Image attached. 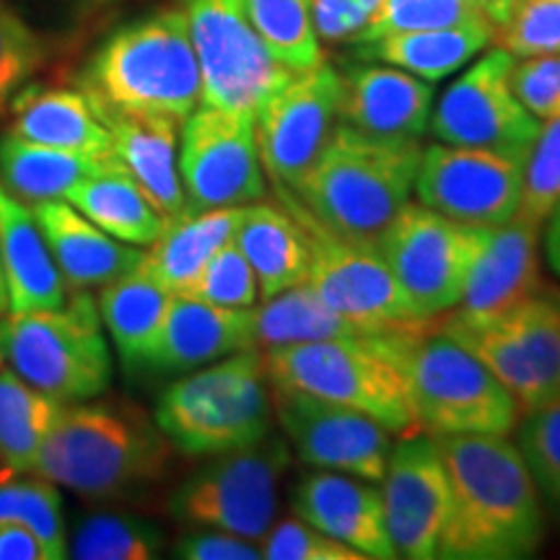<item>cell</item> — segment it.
Returning <instances> with one entry per match:
<instances>
[{
    "label": "cell",
    "instance_id": "obj_1",
    "mask_svg": "<svg viewBox=\"0 0 560 560\" xmlns=\"http://www.w3.org/2000/svg\"><path fill=\"white\" fill-rule=\"evenodd\" d=\"M450 511L439 540L444 560H516L540 548V488L506 436H441Z\"/></svg>",
    "mask_w": 560,
    "mask_h": 560
},
{
    "label": "cell",
    "instance_id": "obj_2",
    "mask_svg": "<svg viewBox=\"0 0 560 560\" xmlns=\"http://www.w3.org/2000/svg\"><path fill=\"white\" fill-rule=\"evenodd\" d=\"M420 156V140L369 136L340 122L291 192L327 229L376 244L410 202Z\"/></svg>",
    "mask_w": 560,
    "mask_h": 560
},
{
    "label": "cell",
    "instance_id": "obj_3",
    "mask_svg": "<svg viewBox=\"0 0 560 560\" xmlns=\"http://www.w3.org/2000/svg\"><path fill=\"white\" fill-rule=\"evenodd\" d=\"M170 439L136 405H62L32 475L86 499H117L166 472Z\"/></svg>",
    "mask_w": 560,
    "mask_h": 560
},
{
    "label": "cell",
    "instance_id": "obj_4",
    "mask_svg": "<svg viewBox=\"0 0 560 560\" xmlns=\"http://www.w3.org/2000/svg\"><path fill=\"white\" fill-rule=\"evenodd\" d=\"M405 371L418 431L431 436H509L522 410L465 346L431 319L387 330Z\"/></svg>",
    "mask_w": 560,
    "mask_h": 560
},
{
    "label": "cell",
    "instance_id": "obj_5",
    "mask_svg": "<svg viewBox=\"0 0 560 560\" xmlns=\"http://www.w3.org/2000/svg\"><path fill=\"white\" fill-rule=\"evenodd\" d=\"M91 102L185 122L202 102V79L182 9L125 24L94 52L81 75Z\"/></svg>",
    "mask_w": 560,
    "mask_h": 560
},
{
    "label": "cell",
    "instance_id": "obj_6",
    "mask_svg": "<svg viewBox=\"0 0 560 560\" xmlns=\"http://www.w3.org/2000/svg\"><path fill=\"white\" fill-rule=\"evenodd\" d=\"M260 359L272 387L346 405L397 436L418 431L405 371L392 353L387 330L262 350Z\"/></svg>",
    "mask_w": 560,
    "mask_h": 560
},
{
    "label": "cell",
    "instance_id": "obj_7",
    "mask_svg": "<svg viewBox=\"0 0 560 560\" xmlns=\"http://www.w3.org/2000/svg\"><path fill=\"white\" fill-rule=\"evenodd\" d=\"M270 416L260 350H240L161 392L153 420L177 452L215 457L268 439Z\"/></svg>",
    "mask_w": 560,
    "mask_h": 560
},
{
    "label": "cell",
    "instance_id": "obj_8",
    "mask_svg": "<svg viewBox=\"0 0 560 560\" xmlns=\"http://www.w3.org/2000/svg\"><path fill=\"white\" fill-rule=\"evenodd\" d=\"M0 327L11 371L52 400L86 402L109 387L107 338L86 291H73L58 310L9 312Z\"/></svg>",
    "mask_w": 560,
    "mask_h": 560
},
{
    "label": "cell",
    "instance_id": "obj_9",
    "mask_svg": "<svg viewBox=\"0 0 560 560\" xmlns=\"http://www.w3.org/2000/svg\"><path fill=\"white\" fill-rule=\"evenodd\" d=\"M439 327L511 392L524 416L560 397V310L548 289L490 322L441 314Z\"/></svg>",
    "mask_w": 560,
    "mask_h": 560
},
{
    "label": "cell",
    "instance_id": "obj_10",
    "mask_svg": "<svg viewBox=\"0 0 560 560\" xmlns=\"http://www.w3.org/2000/svg\"><path fill=\"white\" fill-rule=\"evenodd\" d=\"M280 202L304 229L312 262L306 283L330 310L342 314L363 332L423 322L416 317L408 296L392 276L387 260L374 242H361L327 229L296 200L291 190L278 187Z\"/></svg>",
    "mask_w": 560,
    "mask_h": 560
},
{
    "label": "cell",
    "instance_id": "obj_11",
    "mask_svg": "<svg viewBox=\"0 0 560 560\" xmlns=\"http://www.w3.org/2000/svg\"><path fill=\"white\" fill-rule=\"evenodd\" d=\"M488 226H470L408 202L376 240L418 319H436L459 304Z\"/></svg>",
    "mask_w": 560,
    "mask_h": 560
},
{
    "label": "cell",
    "instance_id": "obj_12",
    "mask_svg": "<svg viewBox=\"0 0 560 560\" xmlns=\"http://www.w3.org/2000/svg\"><path fill=\"white\" fill-rule=\"evenodd\" d=\"M182 11L198 55L200 104L257 115L293 70L268 50L252 24L247 0H185Z\"/></svg>",
    "mask_w": 560,
    "mask_h": 560
},
{
    "label": "cell",
    "instance_id": "obj_13",
    "mask_svg": "<svg viewBox=\"0 0 560 560\" xmlns=\"http://www.w3.org/2000/svg\"><path fill=\"white\" fill-rule=\"evenodd\" d=\"M289 465L283 444L262 439L192 472L174 490L170 511L192 529H221L260 542L278 509V480Z\"/></svg>",
    "mask_w": 560,
    "mask_h": 560
},
{
    "label": "cell",
    "instance_id": "obj_14",
    "mask_svg": "<svg viewBox=\"0 0 560 560\" xmlns=\"http://www.w3.org/2000/svg\"><path fill=\"white\" fill-rule=\"evenodd\" d=\"M187 210L252 206L268 195L252 112L200 104L179 130Z\"/></svg>",
    "mask_w": 560,
    "mask_h": 560
},
{
    "label": "cell",
    "instance_id": "obj_15",
    "mask_svg": "<svg viewBox=\"0 0 560 560\" xmlns=\"http://www.w3.org/2000/svg\"><path fill=\"white\" fill-rule=\"evenodd\" d=\"M342 73L322 60L293 70L255 115L262 170L283 190H296L340 125Z\"/></svg>",
    "mask_w": 560,
    "mask_h": 560
},
{
    "label": "cell",
    "instance_id": "obj_16",
    "mask_svg": "<svg viewBox=\"0 0 560 560\" xmlns=\"http://www.w3.org/2000/svg\"><path fill=\"white\" fill-rule=\"evenodd\" d=\"M514 62V55L499 45L475 60L431 109V136L439 143L486 149L524 161L542 122L524 109L511 89Z\"/></svg>",
    "mask_w": 560,
    "mask_h": 560
},
{
    "label": "cell",
    "instance_id": "obj_17",
    "mask_svg": "<svg viewBox=\"0 0 560 560\" xmlns=\"http://www.w3.org/2000/svg\"><path fill=\"white\" fill-rule=\"evenodd\" d=\"M420 206L470 226H499L520 213L522 159L486 149L425 145L416 177Z\"/></svg>",
    "mask_w": 560,
    "mask_h": 560
},
{
    "label": "cell",
    "instance_id": "obj_18",
    "mask_svg": "<svg viewBox=\"0 0 560 560\" xmlns=\"http://www.w3.org/2000/svg\"><path fill=\"white\" fill-rule=\"evenodd\" d=\"M270 397L280 429L306 465L371 482L384 478L392 433L374 418L299 389L272 387Z\"/></svg>",
    "mask_w": 560,
    "mask_h": 560
},
{
    "label": "cell",
    "instance_id": "obj_19",
    "mask_svg": "<svg viewBox=\"0 0 560 560\" xmlns=\"http://www.w3.org/2000/svg\"><path fill=\"white\" fill-rule=\"evenodd\" d=\"M382 482L384 516L397 556L439 558V540L450 511V475L439 441L416 431L392 444Z\"/></svg>",
    "mask_w": 560,
    "mask_h": 560
},
{
    "label": "cell",
    "instance_id": "obj_20",
    "mask_svg": "<svg viewBox=\"0 0 560 560\" xmlns=\"http://www.w3.org/2000/svg\"><path fill=\"white\" fill-rule=\"evenodd\" d=\"M540 223L522 215L488 226L482 247L450 317L459 322H490L540 293Z\"/></svg>",
    "mask_w": 560,
    "mask_h": 560
},
{
    "label": "cell",
    "instance_id": "obj_21",
    "mask_svg": "<svg viewBox=\"0 0 560 560\" xmlns=\"http://www.w3.org/2000/svg\"><path fill=\"white\" fill-rule=\"evenodd\" d=\"M293 509L301 520L359 550L363 558H400L387 529L382 490L366 486L353 475L335 470L306 475L296 488Z\"/></svg>",
    "mask_w": 560,
    "mask_h": 560
},
{
    "label": "cell",
    "instance_id": "obj_22",
    "mask_svg": "<svg viewBox=\"0 0 560 560\" xmlns=\"http://www.w3.org/2000/svg\"><path fill=\"white\" fill-rule=\"evenodd\" d=\"M240 350H255L252 310H229L187 293H174L143 366L177 374L221 361Z\"/></svg>",
    "mask_w": 560,
    "mask_h": 560
},
{
    "label": "cell",
    "instance_id": "obj_23",
    "mask_svg": "<svg viewBox=\"0 0 560 560\" xmlns=\"http://www.w3.org/2000/svg\"><path fill=\"white\" fill-rule=\"evenodd\" d=\"M94 104L96 115L112 136V153L125 172L143 187L166 221L187 210V195L179 179V128L172 117L145 112L112 109Z\"/></svg>",
    "mask_w": 560,
    "mask_h": 560
},
{
    "label": "cell",
    "instance_id": "obj_24",
    "mask_svg": "<svg viewBox=\"0 0 560 560\" xmlns=\"http://www.w3.org/2000/svg\"><path fill=\"white\" fill-rule=\"evenodd\" d=\"M431 109V83L402 68L353 66L342 75L340 122L369 136L420 140Z\"/></svg>",
    "mask_w": 560,
    "mask_h": 560
},
{
    "label": "cell",
    "instance_id": "obj_25",
    "mask_svg": "<svg viewBox=\"0 0 560 560\" xmlns=\"http://www.w3.org/2000/svg\"><path fill=\"white\" fill-rule=\"evenodd\" d=\"M32 213L45 234L55 265L73 291L102 289L138 268L143 252L109 236L68 200L34 202Z\"/></svg>",
    "mask_w": 560,
    "mask_h": 560
},
{
    "label": "cell",
    "instance_id": "obj_26",
    "mask_svg": "<svg viewBox=\"0 0 560 560\" xmlns=\"http://www.w3.org/2000/svg\"><path fill=\"white\" fill-rule=\"evenodd\" d=\"M0 262L9 285L11 312L58 310L68 283L52 260L32 208L0 182Z\"/></svg>",
    "mask_w": 560,
    "mask_h": 560
},
{
    "label": "cell",
    "instance_id": "obj_27",
    "mask_svg": "<svg viewBox=\"0 0 560 560\" xmlns=\"http://www.w3.org/2000/svg\"><path fill=\"white\" fill-rule=\"evenodd\" d=\"M244 206L185 210L166 221L161 234L140 255L138 270L172 293H185L223 244L234 242Z\"/></svg>",
    "mask_w": 560,
    "mask_h": 560
},
{
    "label": "cell",
    "instance_id": "obj_28",
    "mask_svg": "<svg viewBox=\"0 0 560 560\" xmlns=\"http://www.w3.org/2000/svg\"><path fill=\"white\" fill-rule=\"evenodd\" d=\"M11 136L50 149L109 156L112 136L86 91L34 89L13 96Z\"/></svg>",
    "mask_w": 560,
    "mask_h": 560
},
{
    "label": "cell",
    "instance_id": "obj_29",
    "mask_svg": "<svg viewBox=\"0 0 560 560\" xmlns=\"http://www.w3.org/2000/svg\"><path fill=\"white\" fill-rule=\"evenodd\" d=\"M234 244L247 257L260 283V301L306 283L310 276L312 252L304 229L293 219L291 210L280 202H252L244 206Z\"/></svg>",
    "mask_w": 560,
    "mask_h": 560
},
{
    "label": "cell",
    "instance_id": "obj_30",
    "mask_svg": "<svg viewBox=\"0 0 560 560\" xmlns=\"http://www.w3.org/2000/svg\"><path fill=\"white\" fill-rule=\"evenodd\" d=\"M495 42V26L488 19H475L467 24L444 26V30H420L387 34L374 42L353 45L361 60H376L384 66L408 70L423 81L450 79L478 58Z\"/></svg>",
    "mask_w": 560,
    "mask_h": 560
},
{
    "label": "cell",
    "instance_id": "obj_31",
    "mask_svg": "<svg viewBox=\"0 0 560 560\" xmlns=\"http://www.w3.org/2000/svg\"><path fill=\"white\" fill-rule=\"evenodd\" d=\"M66 200L109 236L132 247H149L166 226L164 215L117 156L102 172L81 179Z\"/></svg>",
    "mask_w": 560,
    "mask_h": 560
},
{
    "label": "cell",
    "instance_id": "obj_32",
    "mask_svg": "<svg viewBox=\"0 0 560 560\" xmlns=\"http://www.w3.org/2000/svg\"><path fill=\"white\" fill-rule=\"evenodd\" d=\"M112 161L115 153L91 156V153L50 149L11 132L0 140V182L16 198L32 202L66 200V195L81 179L102 172Z\"/></svg>",
    "mask_w": 560,
    "mask_h": 560
},
{
    "label": "cell",
    "instance_id": "obj_33",
    "mask_svg": "<svg viewBox=\"0 0 560 560\" xmlns=\"http://www.w3.org/2000/svg\"><path fill=\"white\" fill-rule=\"evenodd\" d=\"M172 296V291H166L138 268L102 285L100 301H96L100 317L128 366L145 363V355L164 325Z\"/></svg>",
    "mask_w": 560,
    "mask_h": 560
},
{
    "label": "cell",
    "instance_id": "obj_34",
    "mask_svg": "<svg viewBox=\"0 0 560 560\" xmlns=\"http://www.w3.org/2000/svg\"><path fill=\"white\" fill-rule=\"evenodd\" d=\"M366 335L353 322L338 314L310 283L291 285V289L262 299L260 306H252V340L255 350H272L301 342L338 340Z\"/></svg>",
    "mask_w": 560,
    "mask_h": 560
},
{
    "label": "cell",
    "instance_id": "obj_35",
    "mask_svg": "<svg viewBox=\"0 0 560 560\" xmlns=\"http://www.w3.org/2000/svg\"><path fill=\"white\" fill-rule=\"evenodd\" d=\"M60 410L62 402L0 369V465L11 475L32 472Z\"/></svg>",
    "mask_w": 560,
    "mask_h": 560
},
{
    "label": "cell",
    "instance_id": "obj_36",
    "mask_svg": "<svg viewBox=\"0 0 560 560\" xmlns=\"http://www.w3.org/2000/svg\"><path fill=\"white\" fill-rule=\"evenodd\" d=\"M247 11L268 50L289 70H306L325 60L312 0H247Z\"/></svg>",
    "mask_w": 560,
    "mask_h": 560
},
{
    "label": "cell",
    "instance_id": "obj_37",
    "mask_svg": "<svg viewBox=\"0 0 560 560\" xmlns=\"http://www.w3.org/2000/svg\"><path fill=\"white\" fill-rule=\"evenodd\" d=\"M164 535L156 524L128 514H91L73 532L68 556L79 560H153Z\"/></svg>",
    "mask_w": 560,
    "mask_h": 560
},
{
    "label": "cell",
    "instance_id": "obj_38",
    "mask_svg": "<svg viewBox=\"0 0 560 560\" xmlns=\"http://www.w3.org/2000/svg\"><path fill=\"white\" fill-rule=\"evenodd\" d=\"M0 522L30 527L50 552V560L68 558L62 501L52 480L34 475V478L0 482Z\"/></svg>",
    "mask_w": 560,
    "mask_h": 560
},
{
    "label": "cell",
    "instance_id": "obj_39",
    "mask_svg": "<svg viewBox=\"0 0 560 560\" xmlns=\"http://www.w3.org/2000/svg\"><path fill=\"white\" fill-rule=\"evenodd\" d=\"M560 206V117L545 120L535 143L522 161V219L540 223Z\"/></svg>",
    "mask_w": 560,
    "mask_h": 560
},
{
    "label": "cell",
    "instance_id": "obj_40",
    "mask_svg": "<svg viewBox=\"0 0 560 560\" xmlns=\"http://www.w3.org/2000/svg\"><path fill=\"white\" fill-rule=\"evenodd\" d=\"M475 19H486L475 0H384L382 9L374 13L353 45L374 42L387 34L444 30V26L467 24Z\"/></svg>",
    "mask_w": 560,
    "mask_h": 560
},
{
    "label": "cell",
    "instance_id": "obj_41",
    "mask_svg": "<svg viewBox=\"0 0 560 560\" xmlns=\"http://www.w3.org/2000/svg\"><path fill=\"white\" fill-rule=\"evenodd\" d=\"M185 293L229 310H252L260 301V283L242 249L229 242L210 257Z\"/></svg>",
    "mask_w": 560,
    "mask_h": 560
},
{
    "label": "cell",
    "instance_id": "obj_42",
    "mask_svg": "<svg viewBox=\"0 0 560 560\" xmlns=\"http://www.w3.org/2000/svg\"><path fill=\"white\" fill-rule=\"evenodd\" d=\"M493 45L516 60L560 52V0H514Z\"/></svg>",
    "mask_w": 560,
    "mask_h": 560
},
{
    "label": "cell",
    "instance_id": "obj_43",
    "mask_svg": "<svg viewBox=\"0 0 560 560\" xmlns=\"http://www.w3.org/2000/svg\"><path fill=\"white\" fill-rule=\"evenodd\" d=\"M516 446L527 459L537 488L560 509V397L524 416L516 431Z\"/></svg>",
    "mask_w": 560,
    "mask_h": 560
},
{
    "label": "cell",
    "instance_id": "obj_44",
    "mask_svg": "<svg viewBox=\"0 0 560 560\" xmlns=\"http://www.w3.org/2000/svg\"><path fill=\"white\" fill-rule=\"evenodd\" d=\"M45 55L39 34L13 11L9 0H0V109L37 73Z\"/></svg>",
    "mask_w": 560,
    "mask_h": 560
},
{
    "label": "cell",
    "instance_id": "obj_45",
    "mask_svg": "<svg viewBox=\"0 0 560 560\" xmlns=\"http://www.w3.org/2000/svg\"><path fill=\"white\" fill-rule=\"evenodd\" d=\"M257 545H260V556L268 560H363L359 550L312 527L301 516L270 524Z\"/></svg>",
    "mask_w": 560,
    "mask_h": 560
},
{
    "label": "cell",
    "instance_id": "obj_46",
    "mask_svg": "<svg viewBox=\"0 0 560 560\" xmlns=\"http://www.w3.org/2000/svg\"><path fill=\"white\" fill-rule=\"evenodd\" d=\"M511 89L537 120L560 117V52L520 58L511 70Z\"/></svg>",
    "mask_w": 560,
    "mask_h": 560
},
{
    "label": "cell",
    "instance_id": "obj_47",
    "mask_svg": "<svg viewBox=\"0 0 560 560\" xmlns=\"http://www.w3.org/2000/svg\"><path fill=\"white\" fill-rule=\"evenodd\" d=\"M384 0H312V19L319 42L353 45Z\"/></svg>",
    "mask_w": 560,
    "mask_h": 560
},
{
    "label": "cell",
    "instance_id": "obj_48",
    "mask_svg": "<svg viewBox=\"0 0 560 560\" xmlns=\"http://www.w3.org/2000/svg\"><path fill=\"white\" fill-rule=\"evenodd\" d=\"M174 556L187 560H257L260 545L221 529H192L174 545Z\"/></svg>",
    "mask_w": 560,
    "mask_h": 560
},
{
    "label": "cell",
    "instance_id": "obj_49",
    "mask_svg": "<svg viewBox=\"0 0 560 560\" xmlns=\"http://www.w3.org/2000/svg\"><path fill=\"white\" fill-rule=\"evenodd\" d=\"M0 560H50V552L30 527L0 522Z\"/></svg>",
    "mask_w": 560,
    "mask_h": 560
},
{
    "label": "cell",
    "instance_id": "obj_50",
    "mask_svg": "<svg viewBox=\"0 0 560 560\" xmlns=\"http://www.w3.org/2000/svg\"><path fill=\"white\" fill-rule=\"evenodd\" d=\"M545 257H548L552 272L560 278V206L545 221Z\"/></svg>",
    "mask_w": 560,
    "mask_h": 560
},
{
    "label": "cell",
    "instance_id": "obj_51",
    "mask_svg": "<svg viewBox=\"0 0 560 560\" xmlns=\"http://www.w3.org/2000/svg\"><path fill=\"white\" fill-rule=\"evenodd\" d=\"M475 5L482 11V16H486L490 24L499 30L503 24V19L509 16L511 5H514V0H475Z\"/></svg>",
    "mask_w": 560,
    "mask_h": 560
},
{
    "label": "cell",
    "instance_id": "obj_52",
    "mask_svg": "<svg viewBox=\"0 0 560 560\" xmlns=\"http://www.w3.org/2000/svg\"><path fill=\"white\" fill-rule=\"evenodd\" d=\"M11 312L9 304V285H5V272H3V262H0V319Z\"/></svg>",
    "mask_w": 560,
    "mask_h": 560
},
{
    "label": "cell",
    "instance_id": "obj_53",
    "mask_svg": "<svg viewBox=\"0 0 560 560\" xmlns=\"http://www.w3.org/2000/svg\"><path fill=\"white\" fill-rule=\"evenodd\" d=\"M5 363V346H3V327H0V369Z\"/></svg>",
    "mask_w": 560,
    "mask_h": 560
},
{
    "label": "cell",
    "instance_id": "obj_54",
    "mask_svg": "<svg viewBox=\"0 0 560 560\" xmlns=\"http://www.w3.org/2000/svg\"><path fill=\"white\" fill-rule=\"evenodd\" d=\"M552 293V299H556V304H558V310H560V291H550Z\"/></svg>",
    "mask_w": 560,
    "mask_h": 560
},
{
    "label": "cell",
    "instance_id": "obj_55",
    "mask_svg": "<svg viewBox=\"0 0 560 560\" xmlns=\"http://www.w3.org/2000/svg\"><path fill=\"white\" fill-rule=\"evenodd\" d=\"M89 3H109V0H89Z\"/></svg>",
    "mask_w": 560,
    "mask_h": 560
}]
</instances>
